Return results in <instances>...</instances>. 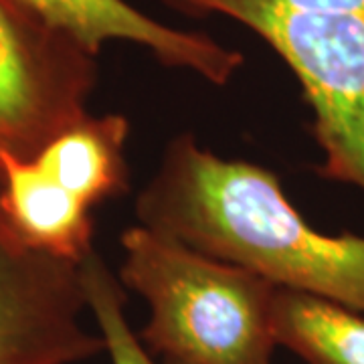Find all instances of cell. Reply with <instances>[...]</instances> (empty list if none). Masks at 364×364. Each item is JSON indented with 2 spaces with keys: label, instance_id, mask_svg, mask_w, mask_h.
Masks as SVG:
<instances>
[{
  "label": "cell",
  "instance_id": "cell-11",
  "mask_svg": "<svg viewBox=\"0 0 364 364\" xmlns=\"http://www.w3.org/2000/svg\"><path fill=\"white\" fill-rule=\"evenodd\" d=\"M191 14H225L245 26L273 14H314L364 21V0H164Z\"/></svg>",
  "mask_w": 364,
  "mask_h": 364
},
{
  "label": "cell",
  "instance_id": "cell-1",
  "mask_svg": "<svg viewBox=\"0 0 364 364\" xmlns=\"http://www.w3.org/2000/svg\"><path fill=\"white\" fill-rule=\"evenodd\" d=\"M138 221L282 289L364 314V237L316 231L277 176L229 160L181 134L136 200Z\"/></svg>",
  "mask_w": 364,
  "mask_h": 364
},
{
  "label": "cell",
  "instance_id": "cell-2",
  "mask_svg": "<svg viewBox=\"0 0 364 364\" xmlns=\"http://www.w3.org/2000/svg\"><path fill=\"white\" fill-rule=\"evenodd\" d=\"M119 282L148 304L138 334L164 364H273L277 286L144 225L119 237Z\"/></svg>",
  "mask_w": 364,
  "mask_h": 364
},
{
  "label": "cell",
  "instance_id": "cell-5",
  "mask_svg": "<svg viewBox=\"0 0 364 364\" xmlns=\"http://www.w3.org/2000/svg\"><path fill=\"white\" fill-rule=\"evenodd\" d=\"M298 77L324 152L320 174L364 191V39L289 31L269 43Z\"/></svg>",
  "mask_w": 364,
  "mask_h": 364
},
{
  "label": "cell",
  "instance_id": "cell-9",
  "mask_svg": "<svg viewBox=\"0 0 364 364\" xmlns=\"http://www.w3.org/2000/svg\"><path fill=\"white\" fill-rule=\"evenodd\" d=\"M273 332L304 364H364V314L328 299L277 287Z\"/></svg>",
  "mask_w": 364,
  "mask_h": 364
},
{
  "label": "cell",
  "instance_id": "cell-12",
  "mask_svg": "<svg viewBox=\"0 0 364 364\" xmlns=\"http://www.w3.org/2000/svg\"><path fill=\"white\" fill-rule=\"evenodd\" d=\"M0 182H2V174H0Z\"/></svg>",
  "mask_w": 364,
  "mask_h": 364
},
{
  "label": "cell",
  "instance_id": "cell-8",
  "mask_svg": "<svg viewBox=\"0 0 364 364\" xmlns=\"http://www.w3.org/2000/svg\"><path fill=\"white\" fill-rule=\"evenodd\" d=\"M128 136L126 116L87 114L31 160L69 195L95 208L130 191Z\"/></svg>",
  "mask_w": 364,
  "mask_h": 364
},
{
  "label": "cell",
  "instance_id": "cell-6",
  "mask_svg": "<svg viewBox=\"0 0 364 364\" xmlns=\"http://www.w3.org/2000/svg\"><path fill=\"white\" fill-rule=\"evenodd\" d=\"M51 23L75 35L91 51L107 41H128L152 53L162 65L193 71L225 85L243 65V55L200 33L162 25L126 0H25Z\"/></svg>",
  "mask_w": 364,
  "mask_h": 364
},
{
  "label": "cell",
  "instance_id": "cell-7",
  "mask_svg": "<svg viewBox=\"0 0 364 364\" xmlns=\"http://www.w3.org/2000/svg\"><path fill=\"white\" fill-rule=\"evenodd\" d=\"M0 231L18 245L81 263L93 253V208L51 181L35 160L0 156Z\"/></svg>",
  "mask_w": 364,
  "mask_h": 364
},
{
  "label": "cell",
  "instance_id": "cell-4",
  "mask_svg": "<svg viewBox=\"0 0 364 364\" xmlns=\"http://www.w3.org/2000/svg\"><path fill=\"white\" fill-rule=\"evenodd\" d=\"M83 312L81 263L26 249L0 231V364H79L105 354Z\"/></svg>",
  "mask_w": 364,
  "mask_h": 364
},
{
  "label": "cell",
  "instance_id": "cell-10",
  "mask_svg": "<svg viewBox=\"0 0 364 364\" xmlns=\"http://www.w3.org/2000/svg\"><path fill=\"white\" fill-rule=\"evenodd\" d=\"M81 277L87 296V310L105 342V354L112 364H158L132 330L126 314L124 286L107 269L105 261L93 251L81 261Z\"/></svg>",
  "mask_w": 364,
  "mask_h": 364
},
{
  "label": "cell",
  "instance_id": "cell-3",
  "mask_svg": "<svg viewBox=\"0 0 364 364\" xmlns=\"http://www.w3.org/2000/svg\"><path fill=\"white\" fill-rule=\"evenodd\" d=\"M97 53L25 0H0V156L28 160L90 114Z\"/></svg>",
  "mask_w": 364,
  "mask_h": 364
}]
</instances>
